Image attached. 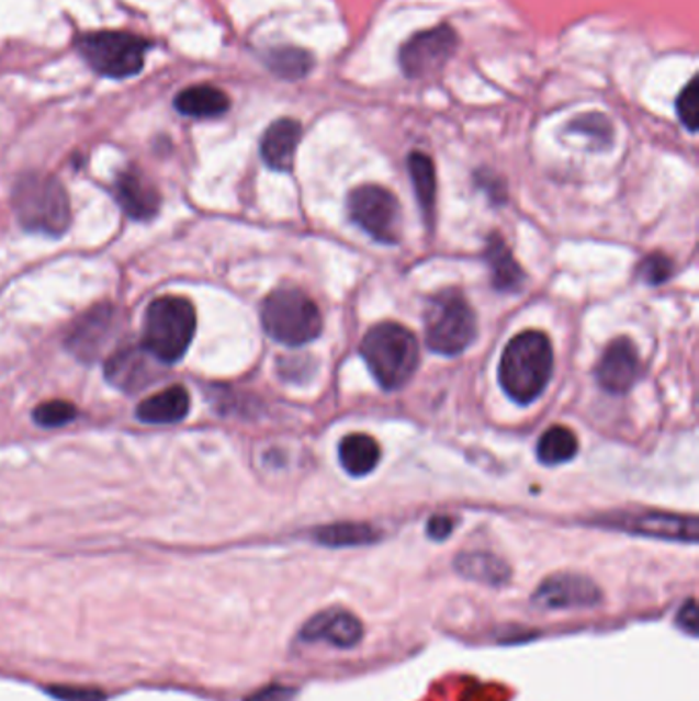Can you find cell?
Returning a JSON list of instances; mask_svg holds the SVG:
<instances>
[{"instance_id":"29","label":"cell","mask_w":699,"mask_h":701,"mask_svg":"<svg viewBox=\"0 0 699 701\" xmlns=\"http://www.w3.org/2000/svg\"><path fill=\"white\" fill-rule=\"evenodd\" d=\"M677 115L681 120V124L689 129L696 132L699 122V91L698 78L694 77L684 91L677 97Z\"/></svg>"},{"instance_id":"23","label":"cell","mask_w":699,"mask_h":701,"mask_svg":"<svg viewBox=\"0 0 699 701\" xmlns=\"http://www.w3.org/2000/svg\"><path fill=\"white\" fill-rule=\"evenodd\" d=\"M314 542L327 547H359V545L375 544L382 533L375 530L370 523H353V521H342L318 528L312 533Z\"/></svg>"},{"instance_id":"6","label":"cell","mask_w":699,"mask_h":701,"mask_svg":"<svg viewBox=\"0 0 699 701\" xmlns=\"http://www.w3.org/2000/svg\"><path fill=\"white\" fill-rule=\"evenodd\" d=\"M476 314L460 292L446 290L431 297L425 312V339L431 351L460 355L476 339Z\"/></svg>"},{"instance_id":"1","label":"cell","mask_w":699,"mask_h":701,"mask_svg":"<svg viewBox=\"0 0 699 701\" xmlns=\"http://www.w3.org/2000/svg\"><path fill=\"white\" fill-rule=\"evenodd\" d=\"M554 372L552 343L540 330H526L509 341L498 365L500 386L519 405L542 396Z\"/></svg>"},{"instance_id":"4","label":"cell","mask_w":699,"mask_h":701,"mask_svg":"<svg viewBox=\"0 0 699 701\" xmlns=\"http://www.w3.org/2000/svg\"><path fill=\"white\" fill-rule=\"evenodd\" d=\"M195 328L198 314L189 299L181 296L158 297L144 316L142 347L165 365L177 363L193 341Z\"/></svg>"},{"instance_id":"7","label":"cell","mask_w":699,"mask_h":701,"mask_svg":"<svg viewBox=\"0 0 699 701\" xmlns=\"http://www.w3.org/2000/svg\"><path fill=\"white\" fill-rule=\"evenodd\" d=\"M78 52L94 72L108 78H129L144 68L148 42L125 32L84 33L78 39Z\"/></svg>"},{"instance_id":"10","label":"cell","mask_w":699,"mask_h":701,"mask_svg":"<svg viewBox=\"0 0 699 701\" xmlns=\"http://www.w3.org/2000/svg\"><path fill=\"white\" fill-rule=\"evenodd\" d=\"M120 330H122L120 312L110 304H103L80 316V320L70 328L66 337V347L80 361L93 363L101 359L111 343L117 341Z\"/></svg>"},{"instance_id":"5","label":"cell","mask_w":699,"mask_h":701,"mask_svg":"<svg viewBox=\"0 0 699 701\" xmlns=\"http://www.w3.org/2000/svg\"><path fill=\"white\" fill-rule=\"evenodd\" d=\"M261 318L267 335L288 347L311 343L323 330L318 306L295 287H281L264 297Z\"/></svg>"},{"instance_id":"19","label":"cell","mask_w":699,"mask_h":701,"mask_svg":"<svg viewBox=\"0 0 699 701\" xmlns=\"http://www.w3.org/2000/svg\"><path fill=\"white\" fill-rule=\"evenodd\" d=\"M189 412V392L183 386H171L153 394L142 400L136 415L144 422L153 425H171L183 421Z\"/></svg>"},{"instance_id":"13","label":"cell","mask_w":699,"mask_h":701,"mask_svg":"<svg viewBox=\"0 0 699 701\" xmlns=\"http://www.w3.org/2000/svg\"><path fill=\"white\" fill-rule=\"evenodd\" d=\"M297 638L306 644H327L332 648L349 651L356 648L363 638V623L349 609H325L302 625Z\"/></svg>"},{"instance_id":"34","label":"cell","mask_w":699,"mask_h":701,"mask_svg":"<svg viewBox=\"0 0 699 701\" xmlns=\"http://www.w3.org/2000/svg\"><path fill=\"white\" fill-rule=\"evenodd\" d=\"M294 696L295 691L294 689H290V687L273 686L261 689L259 693L250 696L247 701H292Z\"/></svg>"},{"instance_id":"20","label":"cell","mask_w":699,"mask_h":701,"mask_svg":"<svg viewBox=\"0 0 699 701\" xmlns=\"http://www.w3.org/2000/svg\"><path fill=\"white\" fill-rule=\"evenodd\" d=\"M174 110L187 117H219L230 110V99L218 87L193 84L174 97Z\"/></svg>"},{"instance_id":"9","label":"cell","mask_w":699,"mask_h":701,"mask_svg":"<svg viewBox=\"0 0 699 701\" xmlns=\"http://www.w3.org/2000/svg\"><path fill=\"white\" fill-rule=\"evenodd\" d=\"M458 33L450 25H437L413 35L401 49V66L413 80H429L443 72L458 49Z\"/></svg>"},{"instance_id":"18","label":"cell","mask_w":699,"mask_h":701,"mask_svg":"<svg viewBox=\"0 0 699 701\" xmlns=\"http://www.w3.org/2000/svg\"><path fill=\"white\" fill-rule=\"evenodd\" d=\"M453 568L460 577L488 587H503L511 580V566L491 552H464L453 561Z\"/></svg>"},{"instance_id":"12","label":"cell","mask_w":699,"mask_h":701,"mask_svg":"<svg viewBox=\"0 0 699 701\" xmlns=\"http://www.w3.org/2000/svg\"><path fill=\"white\" fill-rule=\"evenodd\" d=\"M160 365L165 363H160L142 344H125L115 349L105 361V377L115 388L136 394L160 377Z\"/></svg>"},{"instance_id":"14","label":"cell","mask_w":699,"mask_h":701,"mask_svg":"<svg viewBox=\"0 0 699 701\" xmlns=\"http://www.w3.org/2000/svg\"><path fill=\"white\" fill-rule=\"evenodd\" d=\"M611 525L628 533L656 538V540L687 542V544L698 542L699 525L696 517L649 511V513L618 515L611 521Z\"/></svg>"},{"instance_id":"2","label":"cell","mask_w":699,"mask_h":701,"mask_svg":"<svg viewBox=\"0 0 699 701\" xmlns=\"http://www.w3.org/2000/svg\"><path fill=\"white\" fill-rule=\"evenodd\" d=\"M361 355L382 388L398 389L419 368V341L398 323H380L363 337Z\"/></svg>"},{"instance_id":"32","label":"cell","mask_w":699,"mask_h":701,"mask_svg":"<svg viewBox=\"0 0 699 701\" xmlns=\"http://www.w3.org/2000/svg\"><path fill=\"white\" fill-rule=\"evenodd\" d=\"M455 528V521L450 515H433L427 523V535L436 542H443L451 535V531Z\"/></svg>"},{"instance_id":"8","label":"cell","mask_w":699,"mask_h":701,"mask_svg":"<svg viewBox=\"0 0 699 701\" xmlns=\"http://www.w3.org/2000/svg\"><path fill=\"white\" fill-rule=\"evenodd\" d=\"M349 214L363 233L394 245L401 240V203L388 189L361 185L349 193Z\"/></svg>"},{"instance_id":"24","label":"cell","mask_w":699,"mask_h":701,"mask_svg":"<svg viewBox=\"0 0 699 701\" xmlns=\"http://www.w3.org/2000/svg\"><path fill=\"white\" fill-rule=\"evenodd\" d=\"M408 171H410V179H413L419 205L425 212V218L427 222H431L437 197L436 165L429 156L422 155V152H413L408 156Z\"/></svg>"},{"instance_id":"35","label":"cell","mask_w":699,"mask_h":701,"mask_svg":"<svg viewBox=\"0 0 699 701\" xmlns=\"http://www.w3.org/2000/svg\"><path fill=\"white\" fill-rule=\"evenodd\" d=\"M478 181H481L482 188L491 193L493 200H497V202L505 200V183L498 177H493L491 172L484 171L478 174Z\"/></svg>"},{"instance_id":"16","label":"cell","mask_w":699,"mask_h":701,"mask_svg":"<svg viewBox=\"0 0 699 701\" xmlns=\"http://www.w3.org/2000/svg\"><path fill=\"white\" fill-rule=\"evenodd\" d=\"M115 197L129 218L153 219L160 210V193L138 169H127L115 181Z\"/></svg>"},{"instance_id":"28","label":"cell","mask_w":699,"mask_h":701,"mask_svg":"<svg viewBox=\"0 0 699 701\" xmlns=\"http://www.w3.org/2000/svg\"><path fill=\"white\" fill-rule=\"evenodd\" d=\"M77 419V406L66 403V400H49L44 405L37 406L33 410V421L47 429L54 427H63L66 422Z\"/></svg>"},{"instance_id":"31","label":"cell","mask_w":699,"mask_h":701,"mask_svg":"<svg viewBox=\"0 0 699 701\" xmlns=\"http://www.w3.org/2000/svg\"><path fill=\"white\" fill-rule=\"evenodd\" d=\"M47 693L60 701H105V693L93 687L54 686Z\"/></svg>"},{"instance_id":"17","label":"cell","mask_w":699,"mask_h":701,"mask_svg":"<svg viewBox=\"0 0 699 701\" xmlns=\"http://www.w3.org/2000/svg\"><path fill=\"white\" fill-rule=\"evenodd\" d=\"M302 138V125L292 117H281L267 127L261 140L264 165L273 171L288 172L294 167L295 150Z\"/></svg>"},{"instance_id":"30","label":"cell","mask_w":699,"mask_h":701,"mask_svg":"<svg viewBox=\"0 0 699 701\" xmlns=\"http://www.w3.org/2000/svg\"><path fill=\"white\" fill-rule=\"evenodd\" d=\"M673 269L675 267L668 257L661 255V252H654L638 265V278L649 285H661V283L670 280Z\"/></svg>"},{"instance_id":"22","label":"cell","mask_w":699,"mask_h":701,"mask_svg":"<svg viewBox=\"0 0 699 701\" xmlns=\"http://www.w3.org/2000/svg\"><path fill=\"white\" fill-rule=\"evenodd\" d=\"M341 464L351 476H365L380 464L382 450L373 437L365 433H351L339 445Z\"/></svg>"},{"instance_id":"3","label":"cell","mask_w":699,"mask_h":701,"mask_svg":"<svg viewBox=\"0 0 699 701\" xmlns=\"http://www.w3.org/2000/svg\"><path fill=\"white\" fill-rule=\"evenodd\" d=\"M13 207L21 226L30 233L63 236L70 226V202L56 177L27 172L13 189Z\"/></svg>"},{"instance_id":"11","label":"cell","mask_w":699,"mask_h":701,"mask_svg":"<svg viewBox=\"0 0 699 701\" xmlns=\"http://www.w3.org/2000/svg\"><path fill=\"white\" fill-rule=\"evenodd\" d=\"M604 601V592L595 580L576 573H559L545 578L531 595L533 608L544 611L597 608Z\"/></svg>"},{"instance_id":"15","label":"cell","mask_w":699,"mask_h":701,"mask_svg":"<svg viewBox=\"0 0 699 701\" xmlns=\"http://www.w3.org/2000/svg\"><path fill=\"white\" fill-rule=\"evenodd\" d=\"M638 374H640V358H638L636 347L625 337H620L607 344L595 370L599 386L611 394L628 392L636 384Z\"/></svg>"},{"instance_id":"26","label":"cell","mask_w":699,"mask_h":701,"mask_svg":"<svg viewBox=\"0 0 699 701\" xmlns=\"http://www.w3.org/2000/svg\"><path fill=\"white\" fill-rule=\"evenodd\" d=\"M578 452V439L568 427L554 425L538 441V460L545 466L571 462Z\"/></svg>"},{"instance_id":"25","label":"cell","mask_w":699,"mask_h":701,"mask_svg":"<svg viewBox=\"0 0 699 701\" xmlns=\"http://www.w3.org/2000/svg\"><path fill=\"white\" fill-rule=\"evenodd\" d=\"M267 68L283 80H300L311 75L314 58L311 52L302 47L283 46L273 47L264 56Z\"/></svg>"},{"instance_id":"21","label":"cell","mask_w":699,"mask_h":701,"mask_svg":"<svg viewBox=\"0 0 699 701\" xmlns=\"http://www.w3.org/2000/svg\"><path fill=\"white\" fill-rule=\"evenodd\" d=\"M484 259L491 267V275H493V285L498 292H515L521 287V283L526 280V273L521 265L515 261L514 252L505 245V240L493 234L488 238Z\"/></svg>"},{"instance_id":"33","label":"cell","mask_w":699,"mask_h":701,"mask_svg":"<svg viewBox=\"0 0 699 701\" xmlns=\"http://www.w3.org/2000/svg\"><path fill=\"white\" fill-rule=\"evenodd\" d=\"M677 623H679V627L687 632L689 636H698V606H696V601L694 599H689L687 603H685L684 608L679 609V613H677Z\"/></svg>"},{"instance_id":"27","label":"cell","mask_w":699,"mask_h":701,"mask_svg":"<svg viewBox=\"0 0 699 701\" xmlns=\"http://www.w3.org/2000/svg\"><path fill=\"white\" fill-rule=\"evenodd\" d=\"M571 132L589 136L597 146H609L613 142V125L609 122V117L597 111L576 117L571 124Z\"/></svg>"}]
</instances>
